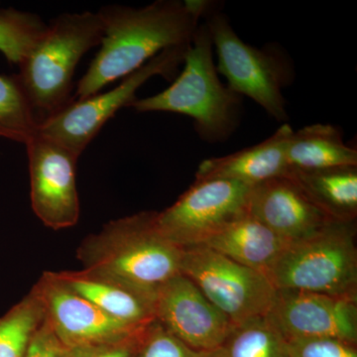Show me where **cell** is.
Segmentation results:
<instances>
[{"label": "cell", "mask_w": 357, "mask_h": 357, "mask_svg": "<svg viewBox=\"0 0 357 357\" xmlns=\"http://www.w3.org/2000/svg\"><path fill=\"white\" fill-rule=\"evenodd\" d=\"M190 44L162 51L109 91L73 98L63 109L40 121L36 133L67 148L79 158L103 126L122 107H130L136 100V91L148 79L155 76L171 79L176 76Z\"/></svg>", "instance_id": "8992f818"}, {"label": "cell", "mask_w": 357, "mask_h": 357, "mask_svg": "<svg viewBox=\"0 0 357 357\" xmlns=\"http://www.w3.org/2000/svg\"><path fill=\"white\" fill-rule=\"evenodd\" d=\"M38 126V117L18 75L0 74V137L26 144Z\"/></svg>", "instance_id": "44dd1931"}, {"label": "cell", "mask_w": 357, "mask_h": 357, "mask_svg": "<svg viewBox=\"0 0 357 357\" xmlns=\"http://www.w3.org/2000/svg\"><path fill=\"white\" fill-rule=\"evenodd\" d=\"M286 174L331 220L356 222L357 166L333 167L317 170L290 168Z\"/></svg>", "instance_id": "ac0fdd59"}, {"label": "cell", "mask_w": 357, "mask_h": 357, "mask_svg": "<svg viewBox=\"0 0 357 357\" xmlns=\"http://www.w3.org/2000/svg\"><path fill=\"white\" fill-rule=\"evenodd\" d=\"M46 28L36 14L13 7L0 8V53L11 64L20 65Z\"/></svg>", "instance_id": "603a6c76"}, {"label": "cell", "mask_w": 357, "mask_h": 357, "mask_svg": "<svg viewBox=\"0 0 357 357\" xmlns=\"http://www.w3.org/2000/svg\"><path fill=\"white\" fill-rule=\"evenodd\" d=\"M208 1L158 0L140 8L103 6L100 51L77 84L74 98L100 93L107 84L132 74L162 51L191 43Z\"/></svg>", "instance_id": "6da1fadb"}, {"label": "cell", "mask_w": 357, "mask_h": 357, "mask_svg": "<svg viewBox=\"0 0 357 357\" xmlns=\"http://www.w3.org/2000/svg\"><path fill=\"white\" fill-rule=\"evenodd\" d=\"M98 13H63L46 30L20 65L21 84L40 121L73 100V77L82 58L100 45Z\"/></svg>", "instance_id": "277c9868"}, {"label": "cell", "mask_w": 357, "mask_h": 357, "mask_svg": "<svg viewBox=\"0 0 357 357\" xmlns=\"http://www.w3.org/2000/svg\"><path fill=\"white\" fill-rule=\"evenodd\" d=\"M250 188L222 178L195 181L176 203L156 213L157 229L178 248L203 245L218 230L248 213Z\"/></svg>", "instance_id": "9c48e42d"}, {"label": "cell", "mask_w": 357, "mask_h": 357, "mask_svg": "<svg viewBox=\"0 0 357 357\" xmlns=\"http://www.w3.org/2000/svg\"><path fill=\"white\" fill-rule=\"evenodd\" d=\"M246 211L289 244L307 238L333 222L287 174L252 185Z\"/></svg>", "instance_id": "5bb4252c"}, {"label": "cell", "mask_w": 357, "mask_h": 357, "mask_svg": "<svg viewBox=\"0 0 357 357\" xmlns=\"http://www.w3.org/2000/svg\"><path fill=\"white\" fill-rule=\"evenodd\" d=\"M286 159L289 169L302 170L357 166V151L345 144L342 130L337 126L316 123L292 131Z\"/></svg>", "instance_id": "d6986e66"}, {"label": "cell", "mask_w": 357, "mask_h": 357, "mask_svg": "<svg viewBox=\"0 0 357 357\" xmlns=\"http://www.w3.org/2000/svg\"><path fill=\"white\" fill-rule=\"evenodd\" d=\"M266 317L288 342L330 337L357 344V299L277 290Z\"/></svg>", "instance_id": "4fadbf2b"}, {"label": "cell", "mask_w": 357, "mask_h": 357, "mask_svg": "<svg viewBox=\"0 0 357 357\" xmlns=\"http://www.w3.org/2000/svg\"><path fill=\"white\" fill-rule=\"evenodd\" d=\"M213 357H289L288 340L267 317L234 326Z\"/></svg>", "instance_id": "ffe728a7"}, {"label": "cell", "mask_w": 357, "mask_h": 357, "mask_svg": "<svg viewBox=\"0 0 357 357\" xmlns=\"http://www.w3.org/2000/svg\"><path fill=\"white\" fill-rule=\"evenodd\" d=\"M206 24L217 52L218 73L227 79V86L237 95L251 98L276 121H287L282 89L291 75L282 56L246 44L225 14L211 13Z\"/></svg>", "instance_id": "52a82bcc"}, {"label": "cell", "mask_w": 357, "mask_h": 357, "mask_svg": "<svg viewBox=\"0 0 357 357\" xmlns=\"http://www.w3.org/2000/svg\"><path fill=\"white\" fill-rule=\"evenodd\" d=\"M72 349L66 347L47 323L42 321L28 344L25 357H70Z\"/></svg>", "instance_id": "484cf974"}, {"label": "cell", "mask_w": 357, "mask_h": 357, "mask_svg": "<svg viewBox=\"0 0 357 357\" xmlns=\"http://www.w3.org/2000/svg\"><path fill=\"white\" fill-rule=\"evenodd\" d=\"M155 215L156 211H141L107 223L82 241L77 260L84 269L157 290L181 273L183 249L160 234Z\"/></svg>", "instance_id": "3957f363"}, {"label": "cell", "mask_w": 357, "mask_h": 357, "mask_svg": "<svg viewBox=\"0 0 357 357\" xmlns=\"http://www.w3.org/2000/svg\"><path fill=\"white\" fill-rule=\"evenodd\" d=\"M293 128L282 124L276 132L255 146L236 153L204 160L196 173V180L236 181L248 185L259 184L288 172L286 147Z\"/></svg>", "instance_id": "2e32d148"}, {"label": "cell", "mask_w": 357, "mask_h": 357, "mask_svg": "<svg viewBox=\"0 0 357 357\" xmlns=\"http://www.w3.org/2000/svg\"><path fill=\"white\" fill-rule=\"evenodd\" d=\"M44 318L43 304L32 289L0 317V357H25L30 340Z\"/></svg>", "instance_id": "7402d4cb"}, {"label": "cell", "mask_w": 357, "mask_h": 357, "mask_svg": "<svg viewBox=\"0 0 357 357\" xmlns=\"http://www.w3.org/2000/svg\"><path fill=\"white\" fill-rule=\"evenodd\" d=\"M288 244L246 213L215 232L203 245L265 274Z\"/></svg>", "instance_id": "e0dca14e"}, {"label": "cell", "mask_w": 357, "mask_h": 357, "mask_svg": "<svg viewBox=\"0 0 357 357\" xmlns=\"http://www.w3.org/2000/svg\"><path fill=\"white\" fill-rule=\"evenodd\" d=\"M33 290L43 304L45 319L52 331L70 349L112 344L142 330H133L112 318L70 290L54 272H44Z\"/></svg>", "instance_id": "8fae6325"}, {"label": "cell", "mask_w": 357, "mask_h": 357, "mask_svg": "<svg viewBox=\"0 0 357 357\" xmlns=\"http://www.w3.org/2000/svg\"><path fill=\"white\" fill-rule=\"evenodd\" d=\"M356 222H333L288 244L265 272L276 290H296L357 299Z\"/></svg>", "instance_id": "5b68a950"}, {"label": "cell", "mask_w": 357, "mask_h": 357, "mask_svg": "<svg viewBox=\"0 0 357 357\" xmlns=\"http://www.w3.org/2000/svg\"><path fill=\"white\" fill-rule=\"evenodd\" d=\"M289 357H357L356 344L337 338L289 340Z\"/></svg>", "instance_id": "d4e9b609"}, {"label": "cell", "mask_w": 357, "mask_h": 357, "mask_svg": "<svg viewBox=\"0 0 357 357\" xmlns=\"http://www.w3.org/2000/svg\"><path fill=\"white\" fill-rule=\"evenodd\" d=\"M54 273L70 290L133 330L144 328L155 321L156 290L153 289L84 268Z\"/></svg>", "instance_id": "9a60e30c"}, {"label": "cell", "mask_w": 357, "mask_h": 357, "mask_svg": "<svg viewBox=\"0 0 357 357\" xmlns=\"http://www.w3.org/2000/svg\"><path fill=\"white\" fill-rule=\"evenodd\" d=\"M184 68L168 89L149 98H136L130 107L139 112H174L191 117L202 139H229L241 119V96L225 86L213 61L208 26L199 25L184 58Z\"/></svg>", "instance_id": "7a4b0ae2"}, {"label": "cell", "mask_w": 357, "mask_h": 357, "mask_svg": "<svg viewBox=\"0 0 357 357\" xmlns=\"http://www.w3.org/2000/svg\"><path fill=\"white\" fill-rule=\"evenodd\" d=\"M155 319L174 337L199 351L218 349L234 328L182 273L157 288Z\"/></svg>", "instance_id": "7c38bea8"}, {"label": "cell", "mask_w": 357, "mask_h": 357, "mask_svg": "<svg viewBox=\"0 0 357 357\" xmlns=\"http://www.w3.org/2000/svg\"><path fill=\"white\" fill-rule=\"evenodd\" d=\"M25 145L35 215L51 229L75 227L81 213L76 178L79 158L67 148L37 133Z\"/></svg>", "instance_id": "30bf717a"}, {"label": "cell", "mask_w": 357, "mask_h": 357, "mask_svg": "<svg viewBox=\"0 0 357 357\" xmlns=\"http://www.w3.org/2000/svg\"><path fill=\"white\" fill-rule=\"evenodd\" d=\"M144 328L130 337L112 344L74 347L70 357H135Z\"/></svg>", "instance_id": "4316f807"}, {"label": "cell", "mask_w": 357, "mask_h": 357, "mask_svg": "<svg viewBox=\"0 0 357 357\" xmlns=\"http://www.w3.org/2000/svg\"><path fill=\"white\" fill-rule=\"evenodd\" d=\"M135 357H213V351L191 349L155 319L143 331Z\"/></svg>", "instance_id": "cb8c5ba5"}, {"label": "cell", "mask_w": 357, "mask_h": 357, "mask_svg": "<svg viewBox=\"0 0 357 357\" xmlns=\"http://www.w3.org/2000/svg\"><path fill=\"white\" fill-rule=\"evenodd\" d=\"M181 273L234 326L266 316L276 296V288L262 272L204 245L183 249Z\"/></svg>", "instance_id": "ba28073f"}]
</instances>
